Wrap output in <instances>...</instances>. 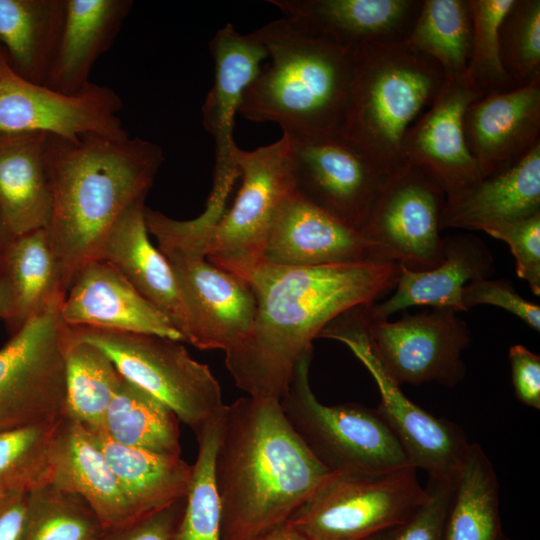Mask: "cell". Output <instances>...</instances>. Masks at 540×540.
I'll return each mask as SVG.
<instances>
[{
	"instance_id": "obj_1",
	"label": "cell",
	"mask_w": 540,
	"mask_h": 540,
	"mask_svg": "<svg viewBox=\"0 0 540 540\" xmlns=\"http://www.w3.org/2000/svg\"><path fill=\"white\" fill-rule=\"evenodd\" d=\"M399 264L368 260L309 267L261 263L249 274L256 311L247 335L225 352L237 387L280 401L297 363L334 319L395 287Z\"/></svg>"
},
{
	"instance_id": "obj_2",
	"label": "cell",
	"mask_w": 540,
	"mask_h": 540,
	"mask_svg": "<svg viewBox=\"0 0 540 540\" xmlns=\"http://www.w3.org/2000/svg\"><path fill=\"white\" fill-rule=\"evenodd\" d=\"M337 473L308 449L278 400L226 405L214 460L222 540H254L287 522Z\"/></svg>"
},
{
	"instance_id": "obj_3",
	"label": "cell",
	"mask_w": 540,
	"mask_h": 540,
	"mask_svg": "<svg viewBox=\"0 0 540 540\" xmlns=\"http://www.w3.org/2000/svg\"><path fill=\"white\" fill-rule=\"evenodd\" d=\"M46 158L53 196L46 230L68 291L79 270L97 258L118 218L145 200L164 155L139 137L70 141L49 135Z\"/></svg>"
},
{
	"instance_id": "obj_4",
	"label": "cell",
	"mask_w": 540,
	"mask_h": 540,
	"mask_svg": "<svg viewBox=\"0 0 540 540\" xmlns=\"http://www.w3.org/2000/svg\"><path fill=\"white\" fill-rule=\"evenodd\" d=\"M251 34L270 63L261 66L245 90L239 115L274 122L285 133L342 134L356 76V48L334 44L283 17Z\"/></svg>"
},
{
	"instance_id": "obj_5",
	"label": "cell",
	"mask_w": 540,
	"mask_h": 540,
	"mask_svg": "<svg viewBox=\"0 0 540 540\" xmlns=\"http://www.w3.org/2000/svg\"><path fill=\"white\" fill-rule=\"evenodd\" d=\"M357 64L343 135L395 174L407 163L406 135L446 80L441 67L406 39L356 48Z\"/></svg>"
},
{
	"instance_id": "obj_6",
	"label": "cell",
	"mask_w": 540,
	"mask_h": 540,
	"mask_svg": "<svg viewBox=\"0 0 540 540\" xmlns=\"http://www.w3.org/2000/svg\"><path fill=\"white\" fill-rule=\"evenodd\" d=\"M144 217L173 272L187 319L186 342L201 350L234 347L252 326L256 300L245 280L207 259L213 225L199 217L173 219L146 206Z\"/></svg>"
},
{
	"instance_id": "obj_7",
	"label": "cell",
	"mask_w": 540,
	"mask_h": 540,
	"mask_svg": "<svg viewBox=\"0 0 540 540\" xmlns=\"http://www.w3.org/2000/svg\"><path fill=\"white\" fill-rule=\"evenodd\" d=\"M312 351L297 363L279 403L313 455L331 471L345 475H375L411 466L377 409L358 403L329 406L318 401L309 381Z\"/></svg>"
},
{
	"instance_id": "obj_8",
	"label": "cell",
	"mask_w": 540,
	"mask_h": 540,
	"mask_svg": "<svg viewBox=\"0 0 540 540\" xmlns=\"http://www.w3.org/2000/svg\"><path fill=\"white\" fill-rule=\"evenodd\" d=\"M69 329L71 341L105 352L125 379L163 402L195 435L223 414L226 404L217 379L180 341L85 326Z\"/></svg>"
},
{
	"instance_id": "obj_9",
	"label": "cell",
	"mask_w": 540,
	"mask_h": 540,
	"mask_svg": "<svg viewBox=\"0 0 540 540\" xmlns=\"http://www.w3.org/2000/svg\"><path fill=\"white\" fill-rule=\"evenodd\" d=\"M66 295L28 320L0 348V431L66 417L69 325Z\"/></svg>"
},
{
	"instance_id": "obj_10",
	"label": "cell",
	"mask_w": 540,
	"mask_h": 540,
	"mask_svg": "<svg viewBox=\"0 0 540 540\" xmlns=\"http://www.w3.org/2000/svg\"><path fill=\"white\" fill-rule=\"evenodd\" d=\"M242 178L233 205L213 226L206 249L215 266L246 281L262 263V252L275 214L295 190L285 134L268 145L238 149Z\"/></svg>"
},
{
	"instance_id": "obj_11",
	"label": "cell",
	"mask_w": 540,
	"mask_h": 540,
	"mask_svg": "<svg viewBox=\"0 0 540 540\" xmlns=\"http://www.w3.org/2000/svg\"><path fill=\"white\" fill-rule=\"evenodd\" d=\"M417 469L337 474L287 522L309 540H367L405 520L425 499Z\"/></svg>"
},
{
	"instance_id": "obj_12",
	"label": "cell",
	"mask_w": 540,
	"mask_h": 540,
	"mask_svg": "<svg viewBox=\"0 0 540 540\" xmlns=\"http://www.w3.org/2000/svg\"><path fill=\"white\" fill-rule=\"evenodd\" d=\"M318 337L344 343L373 377L381 402L379 414L398 439L415 469L429 478H454L470 445L461 428L412 402L400 389L375 352L359 306L329 323Z\"/></svg>"
},
{
	"instance_id": "obj_13",
	"label": "cell",
	"mask_w": 540,
	"mask_h": 540,
	"mask_svg": "<svg viewBox=\"0 0 540 540\" xmlns=\"http://www.w3.org/2000/svg\"><path fill=\"white\" fill-rule=\"evenodd\" d=\"M295 190L362 231L391 173L343 134L285 133Z\"/></svg>"
},
{
	"instance_id": "obj_14",
	"label": "cell",
	"mask_w": 540,
	"mask_h": 540,
	"mask_svg": "<svg viewBox=\"0 0 540 540\" xmlns=\"http://www.w3.org/2000/svg\"><path fill=\"white\" fill-rule=\"evenodd\" d=\"M120 96L91 82L75 94L28 81L10 67L0 47V131L42 132L78 141L86 135L129 137L119 117Z\"/></svg>"
},
{
	"instance_id": "obj_15",
	"label": "cell",
	"mask_w": 540,
	"mask_h": 540,
	"mask_svg": "<svg viewBox=\"0 0 540 540\" xmlns=\"http://www.w3.org/2000/svg\"><path fill=\"white\" fill-rule=\"evenodd\" d=\"M446 201L443 189L419 168L407 164L397 172L361 231L373 259L412 270H427L444 260L440 235Z\"/></svg>"
},
{
	"instance_id": "obj_16",
	"label": "cell",
	"mask_w": 540,
	"mask_h": 540,
	"mask_svg": "<svg viewBox=\"0 0 540 540\" xmlns=\"http://www.w3.org/2000/svg\"><path fill=\"white\" fill-rule=\"evenodd\" d=\"M363 316L375 352L399 385L452 387L465 377L462 353L471 332L457 312L433 308L389 321L369 318L363 306Z\"/></svg>"
},
{
	"instance_id": "obj_17",
	"label": "cell",
	"mask_w": 540,
	"mask_h": 540,
	"mask_svg": "<svg viewBox=\"0 0 540 540\" xmlns=\"http://www.w3.org/2000/svg\"><path fill=\"white\" fill-rule=\"evenodd\" d=\"M214 62L213 85L202 106L203 126L214 140L213 185L205 209L223 215L228 196L240 170L239 147L234 141L235 118L243 94L267 58L264 46L250 34L239 33L231 23L210 41Z\"/></svg>"
},
{
	"instance_id": "obj_18",
	"label": "cell",
	"mask_w": 540,
	"mask_h": 540,
	"mask_svg": "<svg viewBox=\"0 0 540 540\" xmlns=\"http://www.w3.org/2000/svg\"><path fill=\"white\" fill-rule=\"evenodd\" d=\"M484 95L466 74L446 78L431 106L404 140L406 163L432 178L443 189L446 199L484 178L464 132L467 108Z\"/></svg>"
},
{
	"instance_id": "obj_19",
	"label": "cell",
	"mask_w": 540,
	"mask_h": 540,
	"mask_svg": "<svg viewBox=\"0 0 540 540\" xmlns=\"http://www.w3.org/2000/svg\"><path fill=\"white\" fill-rule=\"evenodd\" d=\"M368 260L374 259L371 245L362 232L296 190L278 208L262 252V263L291 267Z\"/></svg>"
},
{
	"instance_id": "obj_20",
	"label": "cell",
	"mask_w": 540,
	"mask_h": 540,
	"mask_svg": "<svg viewBox=\"0 0 540 540\" xmlns=\"http://www.w3.org/2000/svg\"><path fill=\"white\" fill-rule=\"evenodd\" d=\"M61 315L69 326L184 341L172 323L103 259H93L79 270L62 301Z\"/></svg>"
},
{
	"instance_id": "obj_21",
	"label": "cell",
	"mask_w": 540,
	"mask_h": 540,
	"mask_svg": "<svg viewBox=\"0 0 540 540\" xmlns=\"http://www.w3.org/2000/svg\"><path fill=\"white\" fill-rule=\"evenodd\" d=\"M464 132L483 177L516 162L540 142V81L475 100L466 110Z\"/></svg>"
},
{
	"instance_id": "obj_22",
	"label": "cell",
	"mask_w": 540,
	"mask_h": 540,
	"mask_svg": "<svg viewBox=\"0 0 540 540\" xmlns=\"http://www.w3.org/2000/svg\"><path fill=\"white\" fill-rule=\"evenodd\" d=\"M283 18L334 44L357 48L368 42L405 39L422 1L269 0Z\"/></svg>"
},
{
	"instance_id": "obj_23",
	"label": "cell",
	"mask_w": 540,
	"mask_h": 540,
	"mask_svg": "<svg viewBox=\"0 0 540 540\" xmlns=\"http://www.w3.org/2000/svg\"><path fill=\"white\" fill-rule=\"evenodd\" d=\"M443 251L444 260L431 269L412 270L399 264L394 293L383 302L365 306L367 316L388 319L412 306L467 311L462 302L463 288L471 281L493 275V257L486 244L472 234L443 238Z\"/></svg>"
},
{
	"instance_id": "obj_24",
	"label": "cell",
	"mask_w": 540,
	"mask_h": 540,
	"mask_svg": "<svg viewBox=\"0 0 540 540\" xmlns=\"http://www.w3.org/2000/svg\"><path fill=\"white\" fill-rule=\"evenodd\" d=\"M47 484L83 498L104 528L135 520L118 479L91 432L67 417L53 443Z\"/></svg>"
},
{
	"instance_id": "obj_25",
	"label": "cell",
	"mask_w": 540,
	"mask_h": 540,
	"mask_svg": "<svg viewBox=\"0 0 540 540\" xmlns=\"http://www.w3.org/2000/svg\"><path fill=\"white\" fill-rule=\"evenodd\" d=\"M540 212V142L505 169L446 199L440 228L482 230Z\"/></svg>"
},
{
	"instance_id": "obj_26",
	"label": "cell",
	"mask_w": 540,
	"mask_h": 540,
	"mask_svg": "<svg viewBox=\"0 0 540 540\" xmlns=\"http://www.w3.org/2000/svg\"><path fill=\"white\" fill-rule=\"evenodd\" d=\"M145 200L128 207L105 237L96 259L114 266L186 341L188 325L171 267L149 240Z\"/></svg>"
},
{
	"instance_id": "obj_27",
	"label": "cell",
	"mask_w": 540,
	"mask_h": 540,
	"mask_svg": "<svg viewBox=\"0 0 540 540\" xmlns=\"http://www.w3.org/2000/svg\"><path fill=\"white\" fill-rule=\"evenodd\" d=\"M132 0H65L63 24L44 85L75 94L90 83L97 60L116 39Z\"/></svg>"
},
{
	"instance_id": "obj_28",
	"label": "cell",
	"mask_w": 540,
	"mask_h": 540,
	"mask_svg": "<svg viewBox=\"0 0 540 540\" xmlns=\"http://www.w3.org/2000/svg\"><path fill=\"white\" fill-rule=\"evenodd\" d=\"M48 137L0 131V211L14 236L47 228L51 219Z\"/></svg>"
},
{
	"instance_id": "obj_29",
	"label": "cell",
	"mask_w": 540,
	"mask_h": 540,
	"mask_svg": "<svg viewBox=\"0 0 540 540\" xmlns=\"http://www.w3.org/2000/svg\"><path fill=\"white\" fill-rule=\"evenodd\" d=\"M89 431L117 477L134 519L154 514L186 497L192 465L181 455L122 445L102 428Z\"/></svg>"
},
{
	"instance_id": "obj_30",
	"label": "cell",
	"mask_w": 540,
	"mask_h": 540,
	"mask_svg": "<svg viewBox=\"0 0 540 540\" xmlns=\"http://www.w3.org/2000/svg\"><path fill=\"white\" fill-rule=\"evenodd\" d=\"M64 12L65 0H0V47L15 73L45 83Z\"/></svg>"
},
{
	"instance_id": "obj_31",
	"label": "cell",
	"mask_w": 540,
	"mask_h": 540,
	"mask_svg": "<svg viewBox=\"0 0 540 540\" xmlns=\"http://www.w3.org/2000/svg\"><path fill=\"white\" fill-rule=\"evenodd\" d=\"M1 270L12 294L11 314L5 322L11 335L67 293L46 228L14 236Z\"/></svg>"
},
{
	"instance_id": "obj_32",
	"label": "cell",
	"mask_w": 540,
	"mask_h": 540,
	"mask_svg": "<svg viewBox=\"0 0 540 540\" xmlns=\"http://www.w3.org/2000/svg\"><path fill=\"white\" fill-rule=\"evenodd\" d=\"M443 540H507L501 528L495 469L478 444H470L455 478Z\"/></svg>"
},
{
	"instance_id": "obj_33",
	"label": "cell",
	"mask_w": 540,
	"mask_h": 540,
	"mask_svg": "<svg viewBox=\"0 0 540 540\" xmlns=\"http://www.w3.org/2000/svg\"><path fill=\"white\" fill-rule=\"evenodd\" d=\"M179 423L168 406L123 377L102 429L122 445L181 455Z\"/></svg>"
},
{
	"instance_id": "obj_34",
	"label": "cell",
	"mask_w": 540,
	"mask_h": 540,
	"mask_svg": "<svg viewBox=\"0 0 540 540\" xmlns=\"http://www.w3.org/2000/svg\"><path fill=\"white\" fill-rule=\"evenodd\" d=\"M405 39L434 60L446 78L465 74L472 41L469 0L422 1Z\"/></svg>"
},
{
	"instance_id": "obj_35",
	"label": "cell",
	"mask_w": 540,
	"mask_h": 540,
	"mask_svg": "<svg viewBox=\"0 0 540 540\" xmlns=\"http://www.w3.org/2000/svg\"><path fill=\"white\" fill-rule=\"evenodd\" d=\"M123 376L108 355L87 342L70 340L66 352V417L89 430L103 428Z\"/></svg>"
},
{
	"instance_id": "obj_36",
	"label": "cell",
	"mask_w": 540,
	"mask_h": 540,
	"mask_svg": "<svg viewBox=\"0 0 540 540\" xmlns=\"http://www.w3.org/2000/svg\"><path fill=\"white\" fill-rule=\"evenodd\" d=\"M222 417L223 414L195 435L197 457L172 540H222L221 508L214 477Z\"/></svg>"
},
{
	"instance_id": "obj_37",
	"label": "cell",
	"mask_w": 540,
	"mask_h": 540,
	"mask_svg": "<svg viewBox=\"0 0 540 540\" xmlns=\"http://www.w3.org/2000/svg\"><path fill=\"white\" fill-rule=\"evenodd\" d=\"M104 529L83 498L45 484L29 492L20 540H100Z\"/></svg>"
},
{
	"instance_id": "obj_38",
	"label": "cell",
	"mask_w": 540,
	"mask_h": 540,
	"mask_svg": "<svg viewBox=\"0 0 540 540\" xmlns=\"http://www.w3.org/2000/svg\"><path fill=\"white\" fill-rule=\"evenodd\" d=\"M65 418L0 431V498L47 484L53 443Z\"/></svg>"
},
{
	"instance_id": "obj_39",
	"label": "cell",
	"mask_w": 540,
	"mask_h": 540,
	"mask_svg": "<svg viewBox=\"0 0 540 540\" xmlns=\"http://www.w3.org/2000/svg\"><path fill=\"white\" fill-rule=\"evenodd\" d=\"M514 0H469L472 41L465 74L484 92H503L514 87L501 57L499 30Z\"/></svg>"
},
{
	"instance_id": "obj_40",
	"label": "cell",
	"mask_w": 540,
	"mask_h": 540,
	"mask_svg": "<svg viewBox=\"0 0 540 540\" xmlns=\"http://www.w3.org/2000/svg\"><path fill=\"white\" fill-rule=\"evenodd\" d=\"M503 68L514 85L540 81V1L514 0L499 30Z\"/></svg>"
},
{
	"instance_id": "obj_41",
	"label": "cell",
	"mask_w": 540,
	"mask_h": 540,
	"mask_svg": "<svg viewBox=\"0 0 540 540\" xmlns=\"http://www.w3.org/2000/svg\"><path fill=\"white\" fill-rule=\"evenodd\" d=\"M455 478H429L424 501L405 520L367 540H443Z\"/></svg>"
},
{
	"instance_id": "obj_42",
	"label": "cell",
	"mask_w": 540,
	"mask_h": 540,
	"mask_svg": "<svg viewBox=\"0 0 540 540\" xmlns=\"http://www.w3.org/2000/svg\"><path fill=\"white\" fill-rule=\"evenodd\" d=\"M505 242L514 256L516 274L532 292L540 295V212L526 218L501 223L484 231Z\"/></svg>"
},
{
	"instance_id": "obj_43",
	"label": "cell",
	"mask_w": 540,
	"mask_h": 540,
	"mask_svg": "<svg viewBox=\"0 0 540 540\" xmlns=\"http://www.w3.org/2000/svg\"><path fill=\"white\" fill-rule=\"evenodd\" d=\"M466 310L477 305H493L515 315L535 331H540V307L523 298L505 279H478L467 283L462 292Z\"/></svg>"
},
{
	"instance_id": "obj_44",
	"label": "cell",
	"mask_w": 540,
	"mask_h": 540,
	"mask_svg": "<svg viewBox=\"0 0 540 540\" xmlns=\"http://www.w3.org/2000/svg\"><path fill=\"white\" fill-rule=\"evenodd\" d=\"M185 498L149 516L105 528L100 540H172Z\"/></svg>"
},
{
	"instance_id": "obj_45",
	"label": "cell",
	"mask_w": 540,
	"mask_h": 540,
	"mask_svg": "<svg viewBox=\"0 0 540 540\" xmlns=\"http://www.w3.org/2000/svg\"><path fill=\"white\" fill-rule=\"evenodd\" d=\"M511 379L519 402L540 409V357L521 344L509 349Z\"/></svg>"
},
{
	"instance_id": "obj_46",
	"label": "cell",
	"mask_w": 540,
	"mask_h": 540,
	"mask_svg": "<svg viewBox=\"0 0 540 540\" xmlns=\"http://www.w3.org/2000/svg\"><path fill=\"white\" fill-rule=\"evenodd\" d=\"M29 492H16L0 498V540H20Z\"/></svg>"
},
{
	"instance_id": "obj_47",
	"label": "cell",
	"mask_w": 540,
	"mask_h": 540,
	"mask_svg": "<svg viewBox=\"0 0 540 540\" xmlns=\"http://www.w3.org/2000/svg\"><path fill=\"white\" fill-rule=\"evenodd\" d=\"M254 540H309L303 533L285 522Z\"/></svg>"
},
{
	"instance_id": "obj_48",
	"label": "cell",
	"mask_w": 540,
	"mask_h": 540,
	"mask_svg": "<svg viewBox=\"0 0 540 540\" xmlns=\"http://www.w3.org/2000/svg\"><path fill=\"white\" fill-rule=\"evenodd\" d=\"M12 294L8 280L0 269V320L6 322L11 314Z\"/></svg>"
},
{
	"instance_id": "obj_49",
	"label": "cell",
	"mask_w": 540,
	"mask_h": 540,
	"mask_svg": "<svg viewBox=\"0 0 540 540\" xmlns=\"http://www.w3.org/2000/svg\"><path fill=\"white\" fill-rule=\"evenodd\" d=\"M14 235L9 230L3 215L0 211V269L2 267L3 258L7 250L8 245L13 239Z\"/></svg>"
},
{
	"instance_id": "obj_50",
	"label": "cell",
	"mask_w": 540,
	"mask_h": 540,
	"mask_svg": "<svg viewBox=\"0 0 540 540\" xmlns=\"http://www.w3.org/2000/svg\"><path fill=\"white\" fill-rule=\"evenodd\" d=\"M508 540V539H507Z\"/></svg>"
}]
</instances>
